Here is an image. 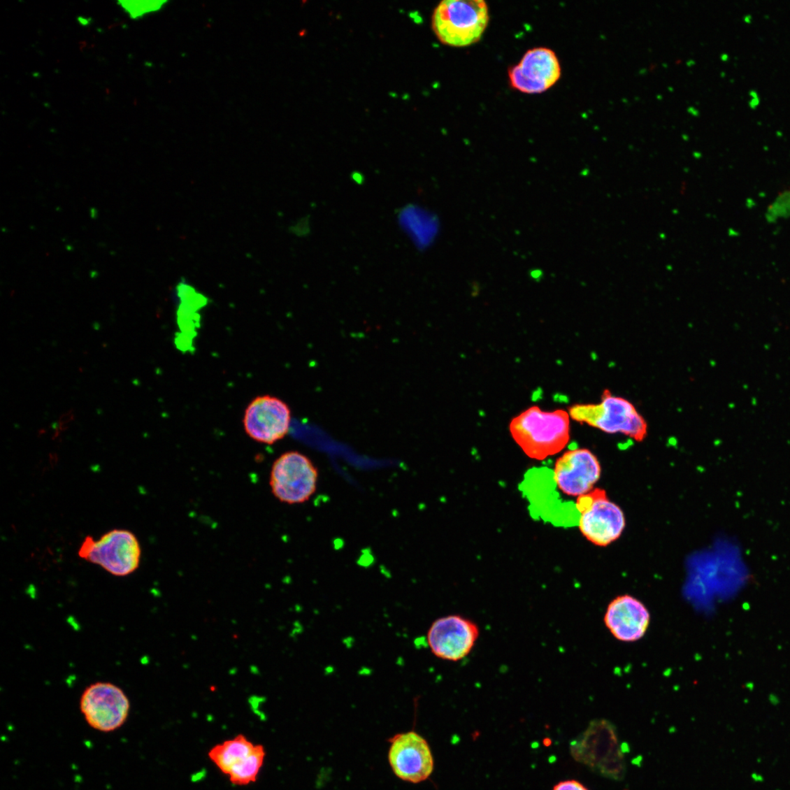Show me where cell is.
I'll return each instance as SVG.
<instances>
[{"label": "cell", "instance_id": "5", "mask_svg": "<svg viewBox=\"0 0 790 790\" xmlns=\"http://www.w3.org/2000/svg\"><path fill=\"white\" fill-rule=\"evenodd\" d=\"M570 415L607 433H623L639 441L647 434V424L635 406L608 391L599 404L575 405Z\"/></svg>", "mask_w": 790, "mask_h": 790}, {"label": "cell", "instance_id": "2", "mask_svg": "<svg viewBox=\"0 0 790 790\" xmlns=\"http://www.w3.org/2000/svg\"><path fill=\"white\" fill-rule=\"evenodd\" d=\"M489 20L483 0H445L435 9L432 26L442 43L461 48L480 41Z\"/></svg>", "mask_w": 790, "mask_h": 790}, {"label": "cell", "instance_id": "14", "mask_svg": "<svg viewBox=\"0 0 790 790\" xmlns=\"http://www.w3.org/2000/svg\"><path fill=\"white\" fill-rule=\"evenodd\" d=\"M605 623L611 634L623 642H635L646 633L650 623V613L636 598L624 595L610 603Z\"/></svg>", "mask_w": 790, "mask_h": 790}, {"label": "cell", "instance_id": "10", "mask_svg": "<svg viewBox=\"0 0 790 790\" xmlns=\"http://www.w3.org/2000/svg\"><path fill=\"white\" fill-rule=\"evenodd\" d=\"M389 763L403 781L418 784L428 780L434 769L431 747L415 731L398 733L389 740Z\"/></svg>", "mask_w": 790, "mask_h": 790}, {"label": "cell", "instance_id": "6", "mask_svg": "<svg viewBox=\"0 0 790 790\" xmlns=\"http://www.w3.org/2000/svg\"><path fill=\"white\" fill-rule=\"evenodd\" d=\"M319 471L309 457L296 451L280 455L273 465L270 485L274 496L288 504L308 501L317 489Z\"/></svg>", "mask_w": 790, "mask_h": 790}, {"label": "cell", "instance_id": "19", "mask_svg": "<svg viewBox=\"0 0 790 790\" xmlns=\"http://www.w3.org/2000/svg\"><path fill=\"white\" fill-rule=\"evenodd\" d=\"M73 417L74 415L71 412H69L61 417L59 420V428H64V426H66L68 423L73 420Z\"/></svg>", "mask_w": 790, "mask_h": 790}, {"label": "cell", "instance_id": "3", "mask_svg": "<svg viewBox=\"0 0 790 790\" xmlns=\"http://www.w3.org/2000/svg\"><path fill=\"white\" fill-rule=\"evenodd\" d=\"M574 759L602 776L612 780L624 777L626 763L622 746L613 724L604 719L591 722L588 728L570 745Z\"/></svg>", "mask_w": 790, "mask_h": 790}, {"label": "cell", "instance_id": "11", "mask_svg": "<svg viewBox=\"0 0 790 790\" xmlns=\"http://www.w3.org/2000/svg\"><path fill=\"white\" fill-rule=\"evenodd\" d=\"M561 76L556 52L545 47L529 50L509 71L511 87L525 94L543 93L554 86Z\"/></svg>", "mask_w": 790, "mask_h": 790}, {"label": "cell", "instance_id": "9", "mask_svg": "<svg viewBox=\"0 0 790 790\" xmlns=\"http://www.w3.org/2000/svg\"><path fill=\"white\" fill-rule=\"evenodd\" d=\"M292 410L289 405L272 395L252 400L245 409L243 426L246 434L259 443L272 445L289 432Z\"/></svg>", "mask_w": 790, "mask_h": 790}, {"label": "cell", "instance_id": "17", "mask_svg": "<svg viewBox=\"0 0 790 790\" xmlns=\"http://www.w3.org/2000/svg\"><path fill=\"white\" fill-rule=\"evenodd\" d=\"M165 0H129L118 1L119 7L133 20L143 19L148 15L163 10L166 5Z\"/></svg>", "mask_w": 790, "mask_h": 790}, {"label": "cell", "instance_id": "18", "mask_svg": "<svg viewBox=\"0 0 790 790\" xmlns=\"http://www.w3.org/2000/svg\"><path fill=\"white\" fill-rule=\"evenodd\" d=\"M553 790H589L580 782L575 780L564 781L556 784Z\"/></svg>", "mask_w": 790, "mask_h": 790}, {"label": "cell", "instance_id": "15", "mask_svg": "<svg viewBox=\"0 0 790 790\" xmlns=\"http://www.w3.org/2000/svg\"><path fill=\"white\" fill-rule=\"evenodd\" d=\"M243 735L237 736L213 747L209 752L210 760L221 772L229 775L231 770L242 762L256 749Z\"/></svg>", "mask_w": 790, "mask_h": 790}, {"label": "cell", "instance_id": "7", "mask_svg": "<svg viewBox=\"0 0 790 790\" xmlns=\"http://www.w3.org/2000/svg\"><path fill=\"white\" fill-rule=\"evenodd\" d=\"M576 508L580 514V530L589 541L605 547L619 538L626 526L624 514L603 489H595L578 497Z\"/></svg>", "mask_w": 790, "mask_h": 790}, {"label": "cell", "instance_id": "16", "mask_svg": "<svg viewBox=\"0 0 790 790\" xmlns=\"http://www.w3.org/2000/svg\"><path fill=\"white\" fill-rule=\"evenodd\" d=\"M265 756L264 747L257 745L254 752L231 770L228 775L231 782L236 785H247L256 782Z\"/></svg>", "mask_w": 790, "mask_h": 790}, {"label": "cell", "instance_id": "4", "mask_svg": "<svg viewBox=\"0 0 790 790\" xmlns=\"http://www.w3.org/2000/svg\"><path fill=\"white\" fill-rule=\"evenodd\" d=\"M81 559L98 565L116 577L135 573L140 565L141 548L136 536L126 529H113L96 540L88 536L78 551Z\"/></svg>", "mask_w": 790, "mask_h": 790}, {"label": "cell", "instance_id": "13", "mask_svg": "<svg viewBox=\"0 0 790 790\" xmlns=\"http://www.w3.org/2000/svg\"><path fill=\"white\" fill-rule=\"evenodd\" d=\"M601 475V466L589 450L574 449L557 460L554 480L563 494L582 496L591 491Z\"/></svg>", "mask_w": 790, "mask_h": 790}, {"label": "cell", "instance_id": "8", "mask_svg": "<svg viewBox=\"0 0 790 790\" xmlns=\"http://www.w3.org/2000/svg\"><path fill=\"white\" fill-rule=\"evenodd\" d=\"M131 704L119 687L108 682L89 686L80 700V710L92 728L102 733L114 732L127 721Z\"/></svg>", "mask_w": 790, "mask_h": 790}, {"label": "cell", "instance_id": "12", "mask_svg": "<svg viewBox=\"0 0 790 790\" xmlns=\"http://www.w3.org/2000/svg\"><path fill=\"white\" fill-rule=\"evenodd\" d=\"M478 637L475 624L461 615H448L433 623L428 632V643L438 658L457 661L471 652Z\"/></svg>", "mask_w": 790, "mask_h": 790}, {"label": "cell", "instance_id": "1", "mask_svg": "<svg viewBox=\"0 0 790 790\" xmlns=\"http://www.w3.org/2000/svg\"><path fill=\"white\" fill-rule=\"evenodd\" d=\"M570 415L565 410L544 412L533 406L514 418L511 435L525 454L536 461H543L562 451L570 440Z\"/></svg>", "mask_w": 790, "mask_h": 790}]
</instances>
